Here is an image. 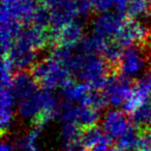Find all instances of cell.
Segmentation results:
<instances>
[{"label": "cell", "mask_w": 151, "mask_h": 151, "mask_svg": "<svg viewBox=\"0 0 151 151\" xmlns=\"http://www.w3.org/2000/svg\"><path fill=\"white\" fill-rule=\"evenodd\" d=\"M125 21L126 18L118 13H103L93 21V34L105 40H113Z\"/></svg>", "instance_id": "cell-1"}, {"label": "cell", "mask_w": 151, "mask_h": 151, "mask_svg": "<svg viewBox=\"0 0 151 151\" xmlns=\"http://www.w3.org/2000/svg\"><path fill=\"white\" fill-rule=\"evenodd\" d=\"M147 63V55L139 45L125 48L119 63L121 73L128 78L137 77L143 71Z\"/></svg>", "instance_id": "cell-2"}, {"label": "cell", "mask_w": 151, "mask_h": 151, "mask_svg": "<svg viewBox=\"0 0 151 151\" xmlns=\"http://www.w3.org/2000/svg\"><path fill=\"white\" fill-rule=\"evenodd\" d=\"M148 38V31L142 23L136 19H126L125 23L116 35L115 40L123 48L144 42Z\"/></svg>", "instance_id": "cell-3"}, {"label": "cell", "mask_w": 151, "mask_h": 151, "mask_svg": "<svg viewBox=\"0 0 151 151\" xmlns=\"http://www.w3.org/2000/svg\"><path fill=\"white\" fill-rule=\"evenodd\" d=\"M104 132L110 140L118 141L127 132H129L134 125L129 123L127 118L120 111H110L104 119Z\"/></svg>", "instance_id": "cell-4"}, {"label": "cell", "mask_w": 151, "mask_h": 151, "mask_svg": "<svg viewBox=\"0 0 151 151\" xmlns=\"http://www.w3.org/2000/svg\"><path fill=\"white\" fill-rule=\"evenodd\" d=\"M36 82L32 73L22 70L13 77L11 89L16 99H21L38 90Z\"/></svg>", "instance_id": "cell-5"}, {"label": "cell", "mask_w": 151, "mask_h": 151, "mask_svg": "<svg viewBox=\"0 0 151 151\" xmlns=\"http://www.w3.org/2000/svg\"><path fill=\"white\" fill-rule=\"evenodd\" d=\"M83 24L78 20L69 23L59 31L58 33V46L73 48L78 46L83 40Z\"/></svg>", "instance_id": "cell-6"}, {"label": "cell", "mask_w": 151, "mask_h": 151, "mask_svg": "<svg viewBox=\"0 0 151 151\" xmlns=\"http://www.w3.org/2000/svg\"><path fill=\"white\" fill-rule=\"evenodd\" d=\"M15 95L11 88L2 87L1 92V128L3 132L9 129L14 117Z\"/></svg>", "instance_id": "cell-7"}, {"label": "cell", "mask_w": 151, "mask_h": 151, "mask_svg": "<svg viewBox=\"0 0 151 151\" xmlns=\"http://www.w3.org/2000/svg\"><path fill=\"white\" fill-rule=\"evenodd\" d=\"M104 132H105L104 129L99 128L96 125L83 128L82 132H81L80 144L82 145L84 149H89V150L92 151L106 137Z\"/></svg>", "instance_id": "cell-8"}, {"label": "cell", "mask_w": 151, "mask_h": 151, "mask_svg": "<svg viewBox=\"0 0 151 151\" xmlns=\"http://www.w3.org/2000/svg\"><path fill=\"white\" fill-rule=\"evenodd\" d=\"M132 123L134 127L151 126V99L143 103L132 112Z\"/></svg>", "instance_id": "cell-9"}, {"label": "cell", "mask_w": 151, "mask_h": 151, "mask_svg": "<svg viewBox=\"0 0 151 151\" xmlns=\"http://www.w3.org/2000/svg\"><path fill=\"white\" fill-rule=\"evenodd\" d=\"M151 2L149 0H129L125 17L127 19H138L143 16H149Z\"/></svg>", "instance_id": "cell-10"}, {"label": "cell", "mask_w": 151, "mask_h": 151, "mask_svg": "<svg viewBox=\"0 0 151 151\" xmlns=\"http://www.w3.org/2000/svg\"><path fill=\"white\" fill-rule=\"evenodd\" d=\"M30 25L42 30H48L51 27V9L45 5H40L34 13Z\"/></svg>", "instance_id": "cell-11"}, {"label": "cell", "mask_w": 151, "mask_h": 151, "mask_svg": "<svg viewBox=\"0 0 151 151\" xmlns=\"http://www.w3.org/2000/svg\"><path fill=\"white\" fill-rule=\"evenodd\" d=\"M73 6L77 18H87L93 11L91 0H73Z\"/></svg>", "instance_id": "cell-12"}, {"label": "cell", "mask_w": 151, "mask_h": 151, "mask_svg": "<svg viewBox=\"0 0 151 151\" xmlns=\"http://www.w3.org/2000/svg\"><path fill=\"white\" fill-rule=\"evenodd\" d=\"M93 11L99 13H107L115 5V0H91Z\"/></svg>", "instance_id": "cell-13"}, {"label": "cell", "mask_w": 151, "mask_h": 151, "mask_svg": "<svg viewBox=\"0 0 151 151\" xmlns=\"http://www.w3.org/2000/svg\"><path fill=\"white\" fill-rule=\"evenodd\" d=\"M128 2H129V0H115V5H114V6H115L116 13L120 14L121 16L125 17L126 9H127V6H128ZM126 19H127V18H126Z\"/></svg>", "instance_id": "cell-14"}, {"label": "cell", "mask_w": 151, "mask_h": 151, "mask_svg": "<svg viewBox=\"0 0 151 151\" xmlns=\"http://www.w3.org/2000/svg\"><path fill=\"white\" fill-rule=\"evenodd\" d=\"M40 1H42V5H45V6H47L50 9H53L64 4V3H66L69 0H40Z\"/></svg>", "instance_id": "cell-15"}, {"label": "cell", "mask_w": 151, "mask_h": 151, "mask_svg": "<svg viewBox=\"0 0 151 151\" xmlns=\"http://www.w3.org/2000/svg\"><path fill=\"white\" fill-rule=\"evenodd\" d=\"M0 151H14V147L6 142H3L1 145V150Z\"/></svg>", "instance_id": "cell-16"}, {"label": "cell", "mask_w": 151, "mask_h": 151, "mask_svg": "<svg viewBox=\"0 0 151 151\" xmlns=\"http://www.w3.org/2000/svg\"><path fill=\"white\" fill-rule=\"evenodd\" d=\"M122 151H140L138 148H130V149H126V150H122Z\"/></svg>", "instance_id": "cell-17"}]
</instances>
